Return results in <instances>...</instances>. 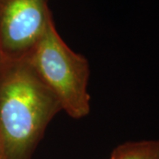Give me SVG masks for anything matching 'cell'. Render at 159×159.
<instances>
[{
    "label": "cell",
    "instance_id": "cell-1",
    "mask_svg": "<svg viewBox=\"0 0 159 159\" xmlns=\"http://www.w3.org/2000/svg\"><path fill=\"white\" fill-rule=\"evenodd\" d=\"M10 62L0 81V142L5 159H30L62 109L29 59Z\"/></svg>",
    "mask_w": 159,
    "mask_h": 159
},
{
    "label": "cell",
    "instance_id": "cell-2",
    "mask_svg": "<svg viewBox=\"0 0 159 159\" xmlns=\"http://www.w3.org/2000/svg\"><path fill=\"white\" fill-rule=\"evenodd\" d=\"M29 60L63 111L76 119L89 115V62L63 41L52 20Z\"/></svg>",
    "mask_w": 159,
    "mask_h": 159
},
{
    "label": "cell",
    "instance_id": "cell-3",
    "mask_svg": "<svg viewBox=\"0 0 159 159\" xmlns=\"http://www.w3.org/2000/svg\"><path fill=\"white\" fill-rule=\"evenodd\" d=\"M51 20L47 0H3L0 46L7 58L29 59Z\"/></svg>",
    "mask_w": 159,
    "mask_h": 159
},
{
    "label": "cell",
    "instance_id": "cell-4",
    "mask_svg": "<svg viewBox=\"0 0 159 159\" xmlns=\"http://www.w3.org/2000/svg\"><path fill=\"white\" fill-rule=\"evenodd\" d=\"M110 159H159V139L123 143L114 149Z\"/></svg>",
    "mask_w": 159,
    "mask_h": 159
},
{
    "label": "cell",
    "instance_id": "cell-5",
    "mask_svg": "<svg viewBox=\"0 0 159 159\" xmlns=\"http://www.w3.org/2000/svg\"><path fill=\"white\" fill-rule=\"evenodd\" d=\"M0 159H5V155H4V151H3L1 142H0Z\"/></svg>",
    "mask_w": 159,
    "mask_h": 159
}]
</instances>
